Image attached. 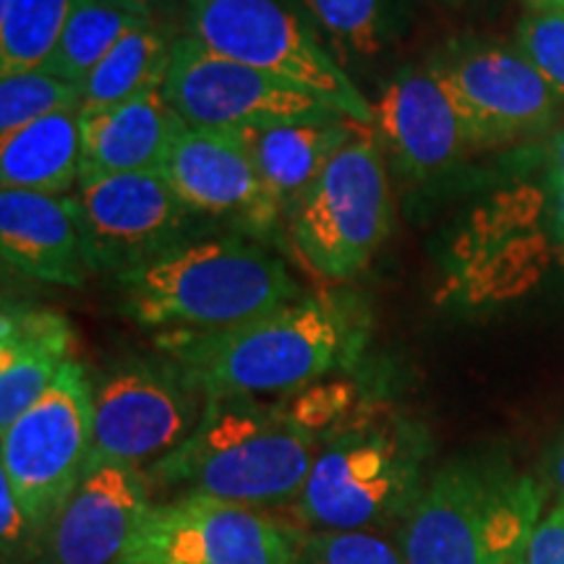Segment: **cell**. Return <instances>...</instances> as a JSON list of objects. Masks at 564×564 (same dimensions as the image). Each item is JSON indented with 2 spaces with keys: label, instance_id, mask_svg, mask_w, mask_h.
<instances>
[{
  "label": "cell",
  "instance_id": "obj_1",
  "mask_svg": "<svg viewBox=\"0 0 564 564\" xmlns=\"http://www.w3.org/2000/svg\"><path fill=\"white\" fill-rule=\"evenodd\" d=\"M369 319L348 295H301L278 312L209 335H158L204 398H285L356 366Z\"/></svg>",
  "mask_w": 564,
  "mask_h": 564
},
{
  "label": "cell",
  "instance_id": "obj_2",
  "mask_svg": "<svg viewBox=\"0 0 564 564\" xmlns=\"http://www.w3.org/2000/svg\"><path fill=\"white\" fill-rule=\"evenodd\" d=\"M319 447V434L282 400L215 398L194 434L144 476L154 502L212 499L264 510L301 497Z\"/></svg>",
  "mask_w": 564,
  "mask_h": 564
},
{
  "label": "cell",
  "instance_id": "obj_3",
  "mask_svg": "<svg viewBox=\"0 0 564 564\" xmlns=\"http://www.w3.org/2000/svg\"><path fill=\"white\" fill-rule=\"evenodd\" d=\"M121 285L123 312L160 335L225 333L301 299L285 264L241 236L192 238Z\"/></svg>",
  "mask_w": 564,
  "mask_h": 564
},
{
  "label": "cell",
  "instance_id": "obj_4",
  "mask_svg": "<svg viewBox=\"0 0 564 564\" xmlns=\"http://www.w3.org/2000/svg\"><path fill=\"white\" fill-rule=\"evenodd\" d=\"M541 478L499 455H463L440 465L400 528L405 564L523 562L544 518Z\"/></svg>",
  "mask_w": 564,
  "mask_h": 564
},
{
  "label": "cell",
  "instance_id": "obj_5",
  "mask_svg": "<svg viewBox=\"0 0 564 564\" xmlns=\"http://www.w3.org/2000/svg\"><path fill=\"white\" fill-rule=\"evenodd\" d=\"M429 434L392 411L361 413L324 436L295 514L312 531H373L403 520L426 484Z\"/></svg>",
  "mask_w": 564,
  "mask_h": 564
},
{
  "label": "cell",
  "instance_id": "obj_6",
  "mask_svg": "<svg viewBox=\"0 0 564 564\" xmlns=\"http://www.w3.org/2000/svg\"><path fill=\"white\" fill-rule=\"evenodd\" d=\"M183 34L217 55L299 84L352 121L373 123V105L327 51L301 0H186Z\"/></svg>",
  "mask_w": 564,
  "mask_h": 564
},
{
  "label": "cell",
  "instance_id": "obj_7",
  "mask_svg": "<svg viewBox=\"0 0 564 564\" xmlns=\"http://www.w3.org/2000/svg\"><path fill=\"white\" fill-rule=\"evenodd\" d=\"M392 225L384 152L369 126L329 162L312 188L288 212L293 246L308 270L350 280L371 264Z\"/></svg>",
  "mask_w": 564,
  "mask_h": 564
},
{
  "label": "cell",
  "instance_id": "obj_8",
  "mask_svg": "<svg viewBox=\"0 0 564 564\" xmlns=\"http://www.w3.org/2000/svg\"><path fill=\"white\" fill-rule=\"evenodd\" d=\"M91 460L147 470L199 426L207 398L171 356H129L91 377Z\"/></svg>",
  "mask_w": 564,
  "mask_h": 564
},
{
  "label": "cell",
  "instance_id": "obj_9",
  "mask_svg": "<svg viewBox=\"0 0 564 564\" xmlns=\"http://www.w3.org/2000/svg\"><path fill=\"white\" fill-rule=\"evenodd\" d=\"M0 434V476L9 478L42 535L91 463L95 408L87 369L68 361L51 390Z\"/></svg>",
  "mask_w": 564,
  "mask_h": 564
},
{
  "label": "cell",
  "instance_id": "obj_10",
  "mask_svg": "<svg viewBox=\"0 0 564 564\" xmlns=\"http://www.w3.org/2000/svg\"><path fill=\"white\" fill-rule=\"evenodd\" d=\"M429 66L460 112L474 150L531 139L552 129L560 100L518 47L489 40H453Z\"/></svg>",
  "mask_w": 564,
  "mask_h": 564
},
{
  "label": "cell",
  "instance_id": "obj_11",
  "mask_svg": "<svg viewBox=\"0 0 564 564\" xmlns=\"http://www.w3.org/2000/svg\"><path fill=\"white\" fill-rule=\"evenodd\" d=\"M162 95L192 129L238 131L348 118L299 84L217 55L188 34L175 40Z\"/></svg>",
  "mask_w": 564,
  "mask_h": 564
},
{
  "label": "cell",
  "instance_id": "obj_12",
  "mask_svg": "<svg viewBox=\"0 0 564 564\" xmlns=\"http://www.w3.org/2000/svg\"><path fill=\"white\" fill-rule=\"evenodd\" d=\"M74 202L91 272L123 280L192 241L194 215L162 171L82 181Z\"/></svg>",
  "mask_w": 564,
  "mask_h": 564
},
{
  "label": "cell",
  "instance_id": "obj_13",
  "mask_svg": "<svg viewBox=\"0 0 564 564\" xmlns=\"http://www.w3.org/2000/svg\"><path fill=\"white\" fill-rule=\"evenodd\" d=\"M299 535L251 507L154 502L123 560L139 564H295Z\"/></svg>",
  "mask_w": 564,
  "mask_h": 564
},
{
  "label": "cell",
  "instance_id": "obj_14",
  "mask_svg": "<svg viewBox=\"0 0 564 564\" xmlns=\"http://www.w3.org/2000/svg\"><path fill=\"white\" fill-rule=\"evenodd\" d=\"M162 175L194 217L230 225L238 236L267 238L285 215L232 131L183 126Z\"/></svg>",
  "mask_w": 564,
  "mask_h": 564
},
{
  "label": "cell",
  "instance_id": "obj_15",
  "mask_svg": "<svg viewBox=\"0 0 564 564\" xmlns=\"http://www.w3.org/2000/svg\"><path fill=\"white\" fill-rule=\"evenodd\" d=\"M154 505L144 470L91 460L42 533L37 564H118Z\"/></svg>",
  "mask_w": 564,
  "mask_h": 564
},
{
  "label": "cell",
  "instance_id": "obj_16",
  "mask_svg": "<svg viewBox=\"0 0 564 564\" xmlns=\"http://www.w3.org/2000/svg\"><path fill=\"white\" fill-rule=\"evenodd\" d=\"M373 133L405 178L429 183L447 175L474 150L460 112L432 66H405L373 102Z\"/></svg>",
  "mask_w": 564,
  "mask_h": 564
},
{
  "label": "cell",
  "instance_id": "obj_17",
  "mask_svg": "<svg viewBox=\"0 0 564 564\" xmlns=\"http://www.w3.org/2000/svg\"><path fill=\"white\" fill-rule=\"evenodd\" d=\"M0 253L26 278L82 288L91 272L76 202L21 188L0 192Z\"/></svg>",
  "mask_w": 564,
  "mask_h": 564
},
{
  "label": "cell",
  "instance_id": "obj_18",
  "mask_svg": "<svg viewBox=\"0 0 564 564\" xmlns=\"http://www.w3.org/2000/svg\"><path fill=\"white\" fill-rule=\"evenodd\" d=\"M79 183L108 175L162 171L183 129L162 89L108 110L82 112Z\"/></svg>",
  "mask_w": 564,
  "mask_h": 564
},
{
  "label": "cell",
  "instance_id": "obj_19",
  "mask_svg": "<svg viewBox=\"0 0 564 564\" xmlns=\"http://www.w3.org/2000/svg\"><path fill=\"white\" fill-rule=\"evenodd\" d=\"M74 329L47 308H3L0 319V432L51 390L74 361Z\"/></svg>",
  "mask_w": 564,
  "mask_h": 564
},
{
  "label": "cell",
  "instance_id": "obj_20",
  "mask_svg": "<svg viewBox=\"0 0 564 564\" xmlns=\"http://www.w3.org/2000/svg\"><path fill=\"white\" fill-rule=\"evenodd\" d=\"M364 126L366 123L352 121V118H337V121L251 126V129H238L232 133L241 139L264 186L270 188L288 217V212L327 171L335 154Z\"/></svg>",
  "mask_w": 564,
  "mask_h": 564
},
{
  "label": "cell",
  "instance_id": "obj_21",
  "mask_svg": "<svg viewBox=\"0 0 564 564\" xmlns=\"http://www.w3.org/2000/svg\"><path fill=\"white\" fill-rule=\"evenodd\" d=\"M82 112H55L0 141L3 188L63 196L79 183Z\"/></svg>",
  "mask_w": 564,
  "mask_h": 564
},
{
  "label": "cell",
  "instance_id": "obj_22",
  "mask_svg": "<svg viewBox=\"0 0 564 564\" xmlns=\"http://www.w3.org/2000/svg\"><path fill=\"white\" fill-rule=\"evenodd\" d=\"M178 32L165 21H147L118 42L84 82L82 112L108 110L162 89Z\"/></svg>",
  "mask_w": 564,
  "mask_h": 564
},
{
  "label": "cell",
  "instance_id": "obj_23",
  "mask_svg": "<svg viewBox=\"0 0 564 564\" xmlns=\"http://www.w3.org/2000/svg\"><path fill=\"white\" fill-rule=\"evenodd\" d=\"M333 58L366 68L394 45L405 21L403 0H301Z\"/></svg>",
  "mask_w": 564,
  "mask_h": 564
},
{
  "label": "cell",
  "instance_id": "obj_24",
  "mask_svg": "<svg viewBox=\"0 0 564 564\" xmlns=\"http://www.w3.org/2000/svg\"><path fill=\"white\" fill-rule=\"evenodd\" d=\"M147 21L154 19L121 9V6L105 3V0H74V9L68 13L58 45H55V51L42 68L84 87L91 70L105 61V55L126 34L147 24Z\"/></svg>",
  "mask_w": 564,
  "mask_h": 564
},
{
  "label": "cell",
  "instance_id": "obj_25",
  "mask_svg": "<svg viewBox=\"0 0 564 564\" xmlns=\"http://www.w3.org/2000/svg\"><path fill=\"white\" fill-rule=\"evenodd\" d=\"M74 0H0V74L45 66Z\"/></svg>",
  "mask_w": 564,
  "mask_h": 564
},
{
  "label": "cell",
  "instance_id": "obj_26",
  "mask_svg": "<svg viewBox=\"0 0 564 564\" xmlns=\"http://www.w3.org/2000/svg\"><path fill=\"white\" fill-rule=\"evenodd\" d=\"M82 105L84 87L61 79L42 66L9 74L0 79V137H11L13 131L55 112H82Z\"/></svg>",
  "mask_w": 564,
  "mask_h": 564
},
{
  "label": "cell",
  "instance_id": "obj_27",
  "mask_svg": "<svg viewBox=\"0 0 564 564\" xmlns=\"http://www.w3.org/2000/svg\"><path fill=\"white\" fill-rule=\"evenodd\" d=\"M295 564H405V556L377 531H308L299 535Z\"/></svg>",
  "mask_w": 564,
  "mask_h": 564
},
{
  "label": "cell",
  "instance_id": "obj_28",
  "mask_svg": "<svg viewBox=\"0 0 564 564\" xmlns=\"http://www.w3.org/2000/svg\"><path fill=\"white\" fill-rule=\"evenodd\" d=\"M518 51L564 97V11H528L518 26Z\"/></svg>",
  "mask_w": 564,
  "mask_h": 564
},
{
  "label": "cell",
  "instance_id": "obj_29",
  "mask_svg": "<svg viewBox=\"0 0 564 564\" xmlns=\"http://www.w3.org/2000/svg\"><path fill=\"white\" fill-rule=\"evenodd\" d=\"M0 541H3V562L11 564L17 562L19 556H34L40 552L42 535L34 523L26 514L24 505L19 502L17 491L9 478L0 476Z\"/></svg>",
  "mask_w": 564,
  "mask_h": 564
},
{
  "label": "cell",
  "instance_id": "obj_30",
  "mask_svg": "<svg viewBox=\"0 0 564 564\" xmlns=\"http://www.w3.org/2000/svg\"><path fill=\"white\" fill-rule=\"evenodd\" d=\"M525 564H564V505H554L541 518L528 544Z\"/></svg>",
  "mask_w": 564,
  "mask_h": 564
},
{
  "label": "cell",
  "instance_id": "obj_31",
  "mask_svg": "<svg viewBox=\"0 0 564 564\" xmlns=\"http://www.w3.org/2000/svg\"><path fill=\"white\" fill-rule=\"evenodd\" d=\"M541 484L549 497L556 499V505H564V429L546 449L544 465H541Z\"/></svg>",
  "mask_w": 564,
  "mask_h": 564
},
{
  "label": "cell",
  "instance_id": "obj_32",
  "mask_svg": "<svg viewBox=\"0 0 564 564\" xmlns=\"http://www.w3.org/2000/svg\"><path fill=\"white\" fill-rule=\"evenodd\" d=\"M546 217L549 228L554 232L556 249L562 251L564 257V178H556V175H546Z\"/></svg>",
  "mask_w": 564,
  "mask_h": 564
},
{
  "label": "cell",
  "instance_id": "obj_33",
  "mask_svg": "<svg viewBox=\"0 0 564 564\" xmlns=\"http://www.w3.org/2000/svg\"><path fill=\"white\" fill-rule=\"evenodd\" d=\"M105 3L121 6V9L141 13V17H150L154 21H165V24H171L167 19H171L175 11L183 13V3H186V0H105Z\"/></svg>",
  "mask_w": 564,
  "mask_h": 564
},
{
  "label": "cell",
  "instance_id": "obj_34",
  "mask_svg": "<svg viewBox=\"0 0 564 564\" xmlns=\"http://www.w3.org/2000/svg\"><path fill=\"white\" fill-rule=\"evenodd\" d=\"M546 175L564 178V129L554 131V137L546 147Z\"/></svg>",
  "mask_w": 564,
  "mask_h": 564
},
{
  "label": "cell",
  "instance_id": "obj_35",
  "mask_svg": "<svg viewBox=\"0 0 564 564\" xmlns=\"http://www.w3.org/2000/svg\"><path fill=\"white\" fill-rule=\"evenodd\" d=\"M528 11H564V0H525Z\"/></svg>",
  "mask_w": 564,
  "mask_h": 564
},
{
  "label": "cell",
  "instance_id": "obj_36",
  "mask_svg": "<svg viewBox=\"0 0 564 564\" xmlns=\"http://www.w3.org/2000/svg\"><path fill=\"white\" fill-rule=\"evenodd\" d=\"M118 564H139V562H129V560H121Z\"/></svg>",
  "mask_w": 564,
  "mask_h": 564
},
{
  "label": "cell",
  "instance_id": "obj_37",
  "mask_svg": "<svg viewBox=\"0 0 564 564\" xmlns=\"http://www.w3.org/2000/svg\"><path fill=\"white\" fill-rule=\"evenodd\" d=\"M514 564H525V560L523 562H514Z\"/></svg>",
  "mask_w": 564,
  "mask_h": 564
}]
</instances>
